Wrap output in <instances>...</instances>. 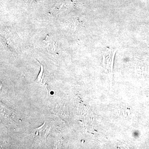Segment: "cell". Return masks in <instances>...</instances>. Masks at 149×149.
I'll return each instance as SVG.
<instances>
[{
  "label": "cell",
  "mask_w": 149,
  "mask_h": 149,
  "mask_svg": "<svg viewBox=\"0 0 149 149\" xmlns=\"http://www.w3.org/2000/svg\"><path fill=\"white\" fill-rule=\"evenodd\" d=\"M45 47L47 50L50 52L57 53L58 49V45L54 39L51 38L49 35H48L44 40Z\"/></svg>",
  "instance_id": "6da1fadb"
},
{
  "label": "cell",
  "mask_w": 149,
  "mask_h": 149,
  "mask_svg": "<svg viewBox=\"0 0 149 149\" xmlns=\"http://www.w3.org/2000/svg\"><path fill=\"white\" fill-rule=\"evenodd\" d=\"M39 62L40 65V71L39 75L37 76V79L35 80V82L45 87L47 91H48L47 89L48 79L47 78H46L45 76L44 71V67H43L42 65L40 63V62L39 61Z\"/></svg>",
  "instance_id": "7a4b0ae2"
}]
</instances>
